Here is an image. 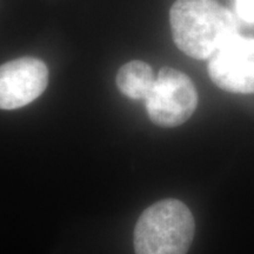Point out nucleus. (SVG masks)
I'll use <instances>...</instances> for the list:
<instances>
[{
	"mask_svg": "<svg viewBox=\"0 0 254 254\" xmlns=\"http://www.w3.org/2000/svg\"><path fill=\"white\" fill-rule=\"evenodd\" d=\"M173 41L186 56L212 58L237 36V21L217 0H177L170 9Z\"/></svg>",
	"mask_w": 254,
	"mask_h": 254,
	"instance_id": "nucleus-1",
	"label": "nucleus"
},
{
	"mask_svg": "<svg viewBox=\"0 0 254 254\" xmlns=\"http://www.w3.org/2000/svg\"><path fill=\"white\" fill-rule=\"evenodd\" d=\"M194 230V219L184 202L161 200L146 208L136 222L135 254H186Z\"/></svg>",
	"mask_w": 254,
	"mask_h": 254,
	"instance_id": "nucleus-2",
	"label": "nucleus"
},
{
	"mask_svg": "<svg viewBox=\"0 0 254 254\" xmlns=\"http://www.w3.org/2000/svg\"><path fill=\"white\" fill-rule=\"evenodd\" d=\"M148 118L155 125L172 128L186 123L198 106L196 88L189 75L173 67L160 68L145 99Z\"/></svg>",
	"mask_w": 254,
	"mask_h": 254,
	"instance_id": "nucleus-3",
	"label": "nucleus"
},
{
	"mask_svg": "<svg viewBox=\"0 0 254 254\" xmlns=\"http://www.w3.org/2000/svg\"><path fill=\"white\" fill-rule=\"evenodd\" d=\"M208 75L221 90L254 93V39L237 36L208 59Z\"/></svg>",
	"mask_w": 254,
	"mask_h": 254,
	"instance_id": "nucleus-4",
	"label": "nucleus"
},
{
	"mask_svg": "<svg viewBox=\"0 0 254 254\" xmlns=\"http://www.w3.org/2000/svg\"><path fill=\"white\" fill-rule=\"evenodd\" d=\"M49 84L43 60L23 57L0 66V110H17L40 97Z\"/></svg>",
	"mask_w": 254,
	"mask_h": 254,
	"instance_id": "nucleus-5",
	"label": "nucleus"
},
{
	"mask_svg": "<svg viewBox=\"0 0 254 254\" xmlns=\"http://www.w3.org/2000/svg\"><path fill=\"white\" fill-rule=\"evenodd\" d=\"M155 79L153 69L147 63L132 60L119 68L117 86L129 99H146L154 86Z\"/></svg>",
	"mask_w": 254,
	"mask_h": 254,
	"instance_id": "nucleus-6",
	"label": "nucleus"
},
{
	"mask_svg": "<svg viewBox=\"0 0 254 254\" xmlns=\"http://www.w3.org/2000/svg\"><path fill=\"white\" fill-rule=\"evenodd\" d=\"M238 17L246 23H254V0H234Z\"/></svg>",
	"mask_w": 254,
	"mask_h": 254,
	"instance_id": "nucleus-7",
	"label": "nucleus"
}]
</instances>
